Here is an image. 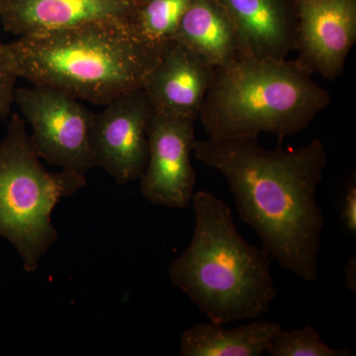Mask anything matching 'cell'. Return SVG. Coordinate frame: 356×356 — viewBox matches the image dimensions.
Returning a JSON list of instances; mask_svg holds the SVG:
<instances>
[{
    "instance_id": "1",
    "label": "cell",
    "mask_w": 356,
    "mask_h": 356,
    "mask_svg": "<svg viewBox=\"0 0 356 356\" xmlns=\"http://www.w3.org/2000/svg\"><path fill=\"white\" fill-rule=\"evenodd\" d=\"M192 152L228 182L238 215L283 269L318 280L325 217L317 188L329 163L320 140L299 149H267L257 138L195 140Z\"/></svg>"
},
{
    "instance_id": "2",
    "label": "cell",
    "mask_w": 356,
    "mask_h": 356,
    "mask_svg": "<svg viewBox=\"0 0 356 356\" xmlns=\"http://www.w3.org/2000/svg\"><path fill=\"white\" fill-rule=\"evenodd\" d=\"M6 49L18 79L102 106L143 88L161 51L124 18L18 37Z\"/></svg>"
},
{
    "instance_id": "3",
    "label": "cell",
    "mask_w": 356,
    "mask_h": 356,
    "mask_svg": "<svg viewBox=\"0 0 356 356\" xmlns=\"http://www.w3.org/2000/svg\"><path fill=\"white\" fill-rule=\"evenodd\" d=\"M195 226L188 247L168 266L173 285L210 322L254 321L277 295L271 257L241 235L228 204L208 191L194 192Z\"/></svg>"
},
{
    "instance_id": "4",
    "label": "cell",
    "mask_w": 356,
    "mask_h": 356,
    "mask_svg": "<svg viewBox=\"0 0 356 356\" xmlns=\"http://www.w3.org/2000/svg\"><path fill=\"white\" fill-rule=\"evenodd\" d=\"M331 99L295 60L242 56L215 69L198 117L209 138L270 133L282 144L306 130Z\"/></svg>"
},
{
    "instance_id": "5",
    "label": "cell",
    "mask_w": 356,
    "mask_h": 356,
    "mask_svg": "<svg viewBox=\"0 0 356 356\" xmlns=\"http://www.w3.org/2000/svg\"><path fill=\"white\" fill-rule=\"evenodd\" d=\"M41 161L24 119L11 115L0 140V236L17 250L27 273L37 270L57 242L51 222L57 204L86 184L83 175L49 172Z\"/></svg>"
},
{
    "instance_id": "6",
    "label": "cell",
    "mask_w": 356,
    "mask_h": 356,
    "mask_svg": "<svg viewBox=\"0 0 356 356\" xmlns=\"http://www.w3.org/2000/svg\"><path fill=\"white\" fill-rule=\"evenodd\" d=\"M14 104L31 128L30 138L40 159L63 172L83 175L96 168L89 129L93 112L58 89L17 88Z\"/></svg>"
},
{
    "instance_id": "7",
    "label": "cell",
    "mask_w": 356,
    "mask_h": 356,
    "mask_svg": "<svg viewBox=\"0 0 356 356\" xmlns=\"http://www.w3.org/2000/svg\"><path fill=\"white\" fill-rule=\"evenodd\" d=\"M152 113L149 97L140 88L118 96L91 116L89 139L96 168L118 184L139 180L146 168Z\"/></svg>"
},
{
    "instance_id": "8",
    "label": "cell",
    "mask_w": 356,
    "mask_h": 356,
    "mask_svg": "<svg viewBox=\"0 0 356 356\" xmlns=\"http://www.w3.org/2000/svg\"><path fill=\"white\" fill-rule=\"evenodd\" d=\"M195 121L153 110L147 125L149 159L140 178L143 197L149 203L177 210L191 203L196 184L191 159Z\"/></svg>"
},
{
    "instance_id": "9",
    "label": "cell",
    "mask_w": 356,
    "mask_h": 356,
    "mask_svg": "<svg viewBox=\"0 0 356 356\" xmlns=\"http://www.w3.org/2000/svg\"><path fill=\"white\" fill-rule=\"evenodd\" d=\"M295 58L307 72L334 81L356 41V0H294Z\"/></svg>"
},
{
    "instance_id": "10",
    "label": "cell",
    "mask_w": 356,
    "mask_h": 356,
    "mask_svg": "<svg viewBox=\"0 0 356 356\" xmlns=\"http://www.w3.org/2000/svg\"><path fill=\"white\" fill-rule=\"evenodd\" d=\"M215 69L184 44L170 40L161 44L158 63L143 88L154 112L197 119Z\"/></svg>"
},
{
    "instance_id": "11",
    "label": "cell",
    "mask_w": 356,
    "mask_h": 356,
    "mask_svg": "<svg viewBox=\"0 0 356 356\" xmlns=\"http://www.w3.org/2000/svg\"><path fill=\"white\" fill-rule=\"evenodd\" d=\"M233 23L243 57L285 60L297 39L294 0H217Z\"/></svg>"
},
{
    "instance_id": "12",
    "label": "cell",
    "mask_w": 356,
    "mask_h": 356,
    "mask_svg": "<svg viewBox=\"0 0 356 356\" xmlns=\"http://www.w3.org/2000/svg\"><path fill=\"white\" fill-rule=\"evenodd\" d=\"M137 0H0V24L17 37L67 29L100 19H129Z\"/></svg>"
},
{
    "instance_id": "13",
    "label": "cell",
    "mask_w": 356,
    "mask_h": 356,
    "mask_svg": "<svg viewBox=\"0 0 356 356\" xmlns=\"http://www.w3.org/2000/svg\"><path fill=\"white\" fill-rule=\"evenodd\" d=\"M173 39L215 67L242 57L233 23L217 0H191Z\"/></svg>"
},
{
    "instance_id": "14",
    "label": "cell",
    "mask_w": 356,
    "mask_h": 356,
    "mask_svg": "<svg viewBox=\"0 0 356 356\" xmlns=\"http://www.w3.org/2000/svg\"><path fill=\"white\" fill-rule=\"evenodd\" d=\"M201 323L185 330L180 339L181 356H261L282 329L280 323L255 321L227 329Z\"/></svg>"
},
{
    "instance_id": "15",
    "label": "cell",
    "mask_w": 356,
    "mask_h": 356,
    "mask_svg": "<svg viewBox=\"0 0 356 356\" xmlns=\"http://www.w3.org/2000/svg\"><path fill=\"white\" fill-rule=\"evenodd\" d=\"M191 0H137L129 22L143 38L161 47L175 38Z\"/></svg>"
},
{
    "instance_id": "16",
    "label": "cell",
    "mask_w": 356,
    "mask_h": 356,
    "mask_svg": "<svg viewBox=\"0 0 356 356\" xmlns=\"http://www.w3.org/2000/svg\"><path fill=\"white\" fill-rule=\"evenodd\" d=\"M270 356H350L348 348L339 350L321 339L317 330L311 325L276 334L266 351Z\"/></svg>"
},
{
    "instance_id": "17",
    "label": "cell",
    "mask_w": 356,
    "mask_h": 356,
    "mask_svg": "<svg viewBox=\"0 0 356 356\" xmlns=\"http://www.w3.org/2000/svg\"><path fill=\"white\" fill-rule=\"evenodd\" d=\"M0 24V125L8 120L14 105V96L17 86L18 76L13 69V62L2 39Z\"/></svg>"
},
{
    "instance_id": "18",
    "label": "cell",
    "mask_w": 356,
    "mask_h": 356,
    "mask_svg": "<svg viewBox=\"0 0 356 356\" xmlns=\"http://www.w3.org/2000/svg\"><path fill=\"white\" fill-rule=\"evenodd\" d=\"M341 219L343 226L350 235H356V181L350 180L344 193L341 207Z\"/></svg>"
},
{
    "instance_id": "19",
    "label": "cell",
    "mask_w": 356,
    "mask_h": 356,
    "mask_svg": "<svg viewBox=\"0 0 356 356\" xmlns=\"http://www.w3.org/2000/svg\"><path fill=\"white\" fill-rule=\"evenodd\" d=\"M346 274V285L351 291H356V259L355 257H350L346 266H344Z\"/></svg>"
}]
</instances>
